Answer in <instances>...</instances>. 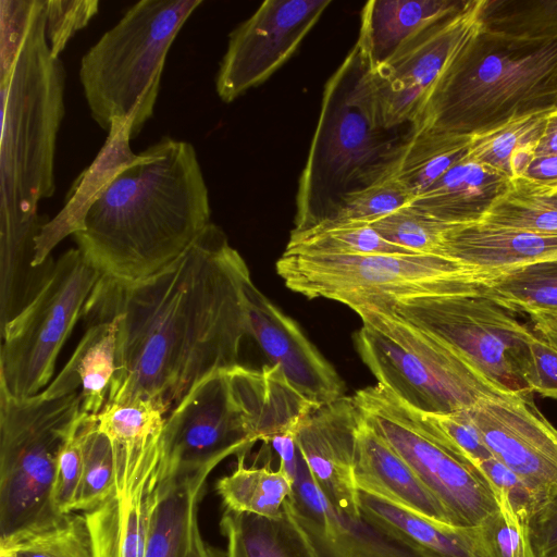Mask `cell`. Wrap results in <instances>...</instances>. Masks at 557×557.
Masks as SVG:
<instances>
[{
	"label": "cell",
	"instance_id": "cell-48",
	"mask_svg": "<svg viewBox=\"0 0 557 557\" xmlns=\"http://www.w3.org/2000/svg\"><path fill=\"white\" fill-rule=\"evenodd\" d=\"M519 177L557 190V154L534 156Z\"/></svg>",
	"mask_w": 557,
	"mask_h": 557
},
{
	"label": "cell",
	"instance_id": "cell-50",
	"mask_svg": "<svg viewBox=\"0 0 557 557\" xmlns=\"http://www.w3.org/2000/svg\"><path fill=\"white\" fill-rule=\"evenodd\" d=\"M549 154H557V109L547 114L544 131L534 149V156Z\"/></svg>",
	"mask_w": 557,
	"mask_h": 557
},
{
	"label": "cell",
	"instance_id": "cell-11",
	"mask_svg": "<svg viewBox=\"0 0 557 557\" xmlns=\"http://www.w3.org/2000/svg\"><path fill=\"white\" fill-rule=\"evenodd\" d=\"M354 398L364 421L408 463L454 525L478 527L499 509L487 480L443 442L431 414L379 383L357 391Z\"/></svg>",
	"mask_w": 557,
	"mask_h": 557
},
{
	"label": "cell",
	"instance_id": "cell-17",
	"mask_svg": "<svg viewBox=\"0 0 557 557\" xmlns=\"http://www.w3.org/2000/svg\"><path fill=\"white\" fill-rule=\"evenodd\" d=\"M466 410L495 459L542 498L557 492V429L533 394L485 398Z\"/></svg>",
	"mask_w": 557,
	"mask_h": 557
},
{
	"label": "cell",
	"instance_id": "cell-29",
	"mask_svg": "<svg viewBox=\"0 0 557 557\" xmlns=\"http://www.w3.org/2000/svg\"><path fill=\"white\" fill-rule=\"evenodd\" d=\"M220 529L227 541L226 557H318L287 499L274 518L225 509Z\"/></svg>",
	"mask_w": 557,
	"mask_h": 557
},
{
	"label": "cell",
	"instance_id": "cell-46",
	"mask_svg": "<svg viewBox=\"0 0 557 557\" xmlns=\"http://www.w3.org/2000/svg\"><path fill=\"white\" fill-rule=\"evenodd\" d=\"M476 469L484 475L494 493L500 492L518 515L530 518L539 504L544 500L518 474L494 457L483 460Z\"/></svg>",
	"mask_w": 557,
	"mask_h": 557
},
{
	"label": "cell",
	"instance_id": "cell-9",
	"mask_svg": "<svg viewBox=\"0 0 557 557\" xmlns=\"http://www.w3.org/2000/svg\"><path fill=\"white\" fill-rule=\"evenodd\" d=\"M276 272L293 292L354 309L380 300L482 289L478 275L437 255L309 256L284 252Z\"/></svg>",
	"mask_w": 557,
	"mask_h": 557
},
{
	"label": "cell",
	"instance_id": "cell-13",
	"mask_svg": "<svg viewBox=\"0 0 557 557\" xmlns=\"http://www.w3.org/2000/svg\"><path fill=\"white\" fill-rule=\"evenodd\" d=\"M480 3L470 0L461 12L421 33L376 69L369 71L363 63L357 87L377 125L413 126L440 79L479 29Z\"/></svg>",
	"mask_w": 557,
	"mask_h": 557
},
{
	"label": "cell",
	"instance_id": "cell-32",
	"mask_svg": "<svg viewBox=\"0 0 557 557\" xmlns=\"http://www.w3.org/2000/svg\"><path fill=\"white\" fill-rule=\"evenodd\" d=\"M480 284L487 297L509 311H557V258L498 273Z\"/></svg>",
	"mask_w": 557,
	"mask_h": 557
},
{
	"label": "cell",
	"instance_id": "cell-25",
	"mask_svg": "<svg viewBox=\"0 0 557 557\" xmlns=\"http://www.w3.org/2000/svg\"><path fill=\"white\" fill-rule=\"evenodd\" d=\"M87 326L72 357L41 395L55 398L78 392L82 411L98 414L107 403L115 371L117 323L111 319Z\"/></svg>",
	"mask_w": 557,
	"mask_h": 557
},
{
	"label": "cell",
	"instance_id": "cell-26",
	"mask_svg": "<svg viewBox=\"0 0 557 557\" xmlns=\"http://www.w3.org/2000/svg\"><path fill=\"white\" fill-rule=\"evenodd\" d=\"M360 511L387 527L424 557H490L478 527H457L428 519L358 490Z\"/></svg>",
	"mask_w": 557,
	"mask_h": 557
},
{
	"label": "cell",
	"instance_id": "cell-33",
	"mask_svg": "<svg viewBox=\"0 0 557 557\" xmlns=\"http://www.w3.org/2000/svg\"><path fill=\"white\" fill-rule=\"evenodd\" d=\"M481 222L557 235V190L524 177L512 178Z\"/></svg>",
	"mask_w": 557,
	"mask_h": 557
},
{
	"label": "cell",
	"instance_id": "cell-23",
	"mask_svg": "<svg viewBox=\"0 0 557 557\" xmlns=\"http://www.w3.org/2000/svg\"><path fill=\"white\" fill-rule=\"evenodd\" d=\"M132 124L114 120L107 139L91 164L74 182L64 207L41 228L35 240L33 267L38 269L50 259L55 246L82 230L84 218L115 174L136 156L131 149Z\"/></svg>",
	"mask_w": 557,
	"mask_h": 557
},
{
	"label": "cell",
	"instance_id": "cell-36",
	"mask_svg": "<svg viewBox=\"0 0 557 557\" xmlns=\"http://www.w3.org/2000/svg\"><path fill=\"white\" fill-rule=\"evenodd\" d=\"M115 462L110 437L99 429L97 414L85 413L83 472L74 511L99 506L114 488Z\"/></svg>",
	"mask_w": 557,
	"mask_h": 557
},
{
	"label": "cell",
	"instance_id": "cell-37",
	"mask_svg": "<svg viewBox=\"0 0 557 557\" xmlns=\"http://www.w3.org/2000/svg\"><path fill=\"white\" fill-rule=\"evenodd\" d=\"M548 113L524 116L493 131L472 136L470 156L511 180V161L515 154L524 148H535Z\"/></svg>",
	"mask_w": 557,
	"mask_h": 557
},
{
	"label": "cell",
	"instance_id": "cell-12",
	"mask_svg": "<svg viewBox=\"0 0 557 557\" xmlns=\"http://www.w3.org/2000/svg\"><path fill=\"white\" fill-rule=\"evenodd\" d=\"M380 301L445 343L503 392L533 394L522 374L531 329L487 297L483 288Z\"/></svg>",
	"mask_w": 557,
	"mask_h": 557
},
{
	"label": "cell",
	"instance_id": "cell-14",
	"mask_svg": "<svg viewBox=\"0 0 557 557\" xmlns=\"http://www.w3.org/2000/svg\"><path fill=\"white\" fill-rule=\"evenodd\" d=\"M163 420L112 429L114 488L85 511L94 557H145L151 511L159 494Z\"/></svg>",
	"mask_w": 557,
	"mask_h": 557
},
{
	"label": "cell",
	"instance_id": "cell-30",
	"mask_svg": "<svg viewBox=\"0 0 557 557\" xmlns=\"http://www.w3.org/2000/svg\"><path fill=\"white\" fill-rule=\"evenodd\" d=\"M470 143L467 136L412 129L394 175L414 199L469 154Z\"/></svg>",
	"mask_w": 557,
	"mask_h": 557
},
{
	"label": "cell",
	"instance_id": "cell-18",
	"mask_svg": "<svg viewBox=\"0 0 557 557\" xmlns=\"http://www.w3.org/2000/svg\"><path fill=\"white\" fill-rule=\"evenodd\" d=\"M362 412L354 396L320 406L295 433V442L313 480L338 515H361L354 461Z\"/></svg>",
	"mask_w": 557,
	"mask_h": 557
},
{
	"label": "cell",
	"instance_id": "cell-22",
	"mask_svg": "<svg viewBox=\"0 0 557 557\" xmlns=\"http://www.w3.org/2000/svg\"><path fill=\"white\" fill-rule=\"evenodd\" d=\"M470 0H371L360 15L356 46L372 71L438 22L461 12Z\"/></svg>",
	"mask_w": 557,
	"mask_h": 557
},
{
	"label": "cell",
	"instance_id": "cell-1",
	"mask_svg": "<svg viewBox=\"0 0 557 557\" xmlns=\"http://www.w3.org/2000/svg\"><path fill=\"white\" fill-rule=\"evenodd\" d=\"M249 269L223 230L209 223L158 273L135 282L102 275L86 323H117L107 403L151 401L169 413L200 381L238 363L249 335L244 294Z\"/></svg>",
	"mask_w": 557,
	"mask_h": 557
},
{
	"label": "cell",
	"instance_id": "cell-38",
	"mask_svg": "<svg viewBox=\"0 0 557 557\" xmlns=\"http://www.w3.org/2000/svg\"><path fill=\"white\" fill-rule=\"evenodd\" d=\"M412 199L411 194L393 173L344 197L330 218L313 228L341 224H372L409 206Z\"/></svg>",
	"mask_w": 557,
	"mask_h": 557
},
{
	"label": "cell",
	"instance_id": "cell-16",
	"mask_svg": "<svg viewBox=\"0 0 557 557\" xmlns=\"http://www.w3.org/2000/svg\"><path fill=\"white\" fill-rule=\"evenodd\" d=\"M332 3L330 0H267L234 28L215 76V90L232 102L277 71Z\"/></svg>",
	"mask_w": 557,
	"mask_h": 557
},
{
	"label": "cell",
	"instance_id": "cell-34",
	"mask_svg": "<svg viewBox=\"0 0 557 557\" xmlns=\"http://www.w3.org/2000/svg\"><path fill=\"white\" fill-rule=\"evenodd\" d=\"M481 29L512 38H557V0H481Z\"/></svg>",
	"mask_w": 557,
	"mask_h": 557
},
{
	"label": "cell",
	"instance_id": "cell-27",
	"mask_svg": "<svg viewBox=\"0 0 557 557\" xmlns=\"http://www.w3.org/2000/svg\"><path fill=\"white\" fill-rule=\"evenodd\" d=\"M293 513L318 557H424L397 533L362 512L354 518L331 508L315 520Z\"/></svg>",
	"mask_w": 557,
	"mask_h": 557
},
{
	"label": "cell",
	"instance_id": "cell-24",
	"mask_svg": "<svg viewBox=\"0 0 557 557\" xmlns=\"http://www.w3.org/2000/svg\"><path fill=\"white\" fill-rule=\"evenodd\" d=\"M510 182L469 153L410 205L449 225L481 222Z\"/></svg>",
	"mask_w": 557,
	"mask_h": 557
},
{
	"label": "cell",
	"instance_id": "cell-40",
	"mask_svg": "<svg viewBox=\"0 0 557 557\" xmlns=\"http://www.w3.org/2000/svg\"><path fill=\"white\" fill-rule=\"evenodd\" d=\"M387 242L414 253L437 255L442 236L450 226L411 205L370 224Z\"/></svg>",
	"mask_w": 557,
	"mask_h": 557
},
{
	"label": "cell",
	"instance_id": "cell-47",
	"mask_svg": "<svg viewBox=\"0 0 557 557\" xmlns=\"http://www.w3.org/2000/svg\"><path fill=\"white\" fill-rule=\"evenodd\" d=\"M529 536L535 557H557V492L530 516Z\"/></svg>",
	"mask_w": 557,
	"mask_h": 557
},
{
	"label": "cell",
	"instance_id": "cell-49",
	"mask_svg": "<svg viewBox=\"0 0 557 557\" xmlns=\"http://www.w3.org/2000/svg\"><path fill=\"white\" fill-rule=\"evenodd\" d=\"M527 314L534 332L557 347V311H533Z\"/></svg>",
	"mask_w": 557,
	"mask_h": 557
},
{
	"label": "cell",
	"instance_id": "cell-20",
	"mask_svg": "<svg viewBox=\"0 0 557 557\" xmlns=\"http://www.w3.org/2000/svg\"><path fill=\"white\" fill-rule=\"evenodd\" d=\"M438 256L471 270L481 283L518 267L557 258V235L484 222L458 224L443 234Z\"/></svg>",
	"mask_w": 557,
	"mask_h": 557
},
{
	"label": "cell",
	"instance_id": "cell-2",
	"mask_svg": "<svg viewBox=\"0 0 557 557\" xmlns=\"http://www.w3.org/2000/svg\"><path fill=\"white\" fill-rule=\"evenodd\" d=\"M0 290H29L35 240L49 221L40 200L55 190L54 154L65 113V70L51 53L42 0H1Z\"/></svg>",
	"mask_w": 557,
	"mask_h": 557
},
{
	"label": "cell",
	"instance_id": "cell-10",
	"mask_svg": "<svg viewBox=\"0 0 557 557\" xmlns=\"http://www.w3.org/2000/svg\"><path fill=\"white\" fill-rule=\"evenodd\" d=\"M102 274L78 248L64 251L34 298L1 329L0 386L17 398L41 393L58 355Z\"/></svg>",
	"mask_w": 557,
	"mask_h": 557
},
{
	"label": "cell",
	"instance_id": "cell-42",
	"mask_svg": "<svg viewBox=\"0 0 557 557\" xmlns=\"http://www.w3.org/2000/svg\"><path fill=\"white\" fill-rule=\"evenodd\" d=\"M98 0H48L45 1L46 34L51 53H60L72 36L87 26L97 14Z\"/></svg>",
	"mask_w": 557,
	"mask_h": 557
},
{
	"label": "cell",
	"instance_id": "cell-41",
	"mask_svg": "<svg viewBox=\"0 0 557 557\" xmlns=\"http://www.w3.org/2000/svg\"><path fill=\"white\" fill-rule=\"evenodd\" d=\"M495 495L499 509L479 525L488 556L535 557L529 536L530 518L515 512L503 493Z\"/></svg>",
	"mask_w": 557,
	"mask_h": 557
},
{
	"label": "cell",
	"instance_id": "cell-7",
	"mask_svg": "<svg viewBox=\"0 0 557 557\" xmlns=\"http://www.w3.org/2000/svg\"><path fill=\"white\" fill-rule=\"evenodd\" d=\"M82 413L78 392L17 398L0 386V547L67 515L55 508L53 486L60 454Z\"/></svg>",
	"mask_w": 557,
	"mask_h": 557
},
{
	"label": "cell",
	"instance_id": "cell-52",
	"mask_svg": "<svg viewBox=\"0 0 557 557\" xmlns=\"http://www.w3.org/2000/svg\"><path fill=\"white\" fill-rule=\"evenodd\" d=\"M0 557H10L7 553L0 550Z\"/></svg>",
	"mask_w": 557,
	"mask_h": 557
},
{
	"label": "cell",
	"instance_id": "cell-43",
	"mask_svg": "<svg viewBox=\"0 0 557 557\" xmlns=\"http://www.w3.org/2000/svg\"><path fill=\"white\" fill-rule=\"evenodd\" d=\"M84 417L85 412L82 413L58 461L53 486V502L55 508L63 515L74 512L82 480Z\"/></svg>",
	"mask_w": 557,
	"mask_h": 557
},
{
	"label": "cell",
	"instance_id": "cell-31",
	"mask_svg": "<svg viewBox=\"0 0 557 557\" xmlns=\"http://www.w3.org/2000/svg\"><path fill=\"white\" fill-rule=\"evenodd\" d=\"M245 456L238 455L234 471L216 483L225 509L269 518L280 516L293 491L292 479L282 467H247Z\"/></svg>",
	"mask_w": 557,
	"mask_h": 557
},
{
	"label": "cell",
	"instance_id": "cell-45",
	"mask_svg": "<svg viewBox=\"0 0 557 557\" xmlns=\"http://www.w3.org/2000/svg\"><path fill=\"white\" fill-rule=\"evenodd\" d=\"M431 416L443 442L462 459L476 468L480 462L493 457L466 409Z\"/></svg>",
	"mask_w": 557,
	"mask_h": 557
},
{
	"label": "cell",
	"instance_id": "cell-8",
	"mask_svg": "<svg viewBox=\"0 0 557 557\" xmlns=\"http://www.w3.org/2000/svg\"><path fill=\"white\" fill-rule=\"evenodd\" d=\"M362 326L354 343L363 363L412 408L446 414L507 394L481 375L460 355L432 334L414 326L382 301L352 309Z\"/></svg>",
	"mask_w": 557,
	"mask_h": 557
},
{
	"label": "cell",
	"instance_id": "cell-3",
	"mask_svg": "<svg viewBox=\"0 0 557 557\" xmlns=\"http://www.w3.org/2000/svg\"><path fill=\"white\" fill-rule=\"evenodd\" d=\"M209 190L194 146L162 137L125 164L73 237L104 276L135 282L177 259L211 223Z\"/></svg>",
	"mask_w": 557,
	"mask_h": 557
},
{
	"label": "cell",
	"instance_id": "cell-4",
	"mask_svg": "<svg viewBox=\"0 0 557 557\" xmlns=\"http://www.w3.org/2000/svg\"><path fill=\"white\" fill-rule=\"evenodd\" d=\"M557 109V38L480 28L433 89L412 126L472 137Z\"/></svg>",
	"mask_w": 557,
	"mask_h": 557
},
{
	"label": "cell",
	"instance_id": "cell-39",
	"mask_svg": "<svg viewBox=\"0 0 557 557\" xmlns=\"http://www.w3.org/2000/svg\"><path fill=\"white\" fill-rule=\"evenodd\" d=\"M0 550L10 557H94L86 518L73 512L52 528Z\"/></svg>",
	"mask_w": 557,
	"mask_h": 557
},
{
	"label": "cell",
	"instance_id": "cell-44",
	"mask_svg": "<svg viewBox=\"0 0 557 557\" xmlns=\"http://www.w3.org/2000/svg\"><path fill=\"white\" fill-rule=\"evenodd\" d=\"M522 374L533 394L557 400V347L534 331L525 339Z\"/></svg>",
	"mask_w": 557,
	"mask_h": 557
},
{
	"label": "cell",
	"instance_id": "cell-21",
	"mask_svg": "<svg viewBox=\"0 0 557 557\" xmlns=\"http://www.w3.org/2000/svg\"><path fill=\"white\" fill-rule=\"evenodd\" d=\"M354 476L366 491L428 519L454 525L448 511L408 463L363 419L357 434Z\"/></svg>",
	"mask_w": 557,
	"mask_h": 557
},
{
	"label": "cell",
	"instance_id": "cell-15",
	"mask_svg": "<svg viewBox=\"0 0 557 557\" xmlns=\"http://www.w3.org/2000/svg\"><path fill=\"white\" fill-rule=\"evenodd\" d=\"M257 442L227 369L215 371L165 416L160 481L205 469L212 471L231 455L246 454Z\"/></svg>",
	"mask_w": 557,
	"mask_h": 557
},
{
	"label": "cell",
	"instance_id": "cell-51",
	"mask_svg": "<svg viewBox=\"0 0 557 557\" xmlns=\"http://www.w3.org/2000/svg\"><path fill=\"white\" fill-rule=\"evenodd\" d=\"M186 557H219L203 541L198 523L195 525Z\"/></svg>",
	"mask_w": 557,
	"mask_h": 557
},
{
	"label": "cell",
	"instance_id": "cell-6",
	"mask_svg": "<svg viewBox=\"0 0 557 557\" xmlns=\"http://www.w3.org/2000/svg\"><path fill=\"white\" fill-rule=\"evenodd\" d=\"M202 0H141L82 57L79 82L92 120L109 131L132 124L135 138L153 115L171 45Z\"/></svg>",
	"mask_w": 557,
	"mask_h": 557
},
{
	"label": "cell",
	"instance_id": "cell-5",
	"mask_svg": "<svg viewBox=\"0 0 557 557\" xmlns=\"http://www.w3.org/2000/svg\"><path fill=\"white\" fill-rule=\"evenodd\" d=\"M362 59L355 45L325 84L320 116L296 194L295 227L307 232L324 222L344 197L395 172L411 134L376 124L357 79Z\"/></svg>",
	"mask_w": 557,
	"mask_h": 557
},
{
	"label": "cell",
	"instance_id": "cell-28",
	"mask_svg": "<svg viewBox=\"0 0 557 557\" xmlns=\"http://www.w3.org/2000/svg\"><path fill=\"white\" fill-rule=\"evenodd\" d=\"M211 473L205 469L159 481L151 511L145 557H186L198 523L197 507Z\"/></svg>",
	"mask_w": 557,
	"mask_h": 557
},
{
	"label": "cell",
	"instance_id": "cell-35",
	"mask_svg": "<svg viewBox=\"0 0 557 557\" xmlns=\"http://www.w3.org/2000/svg\"><path fill=\"white\" fill-rule=\"evenodd\" d=\"M284 252L309 256L414 255L384 239L370 224H341L290 234Z\"/></svg>",
	"mask_w": 557,
	"mask_h": 557
},
{
	"label": "cell",
	"instance_id": "cell-19",
	"mask_svg": "<svg viewBox=\"0 0 557 557\" xmlns=\"http://www.w3.org/2000/svg\"><path fill=\"white\" fill-rule=\"evenodd\" d=\"M248 331L271 364L315 407L344 396L345 383L307 338L298 323L268 299L249 278L244 285Z\"/></svg>",
	"mask_w": 557,
	"mask_h": 557
}]
</instances>
